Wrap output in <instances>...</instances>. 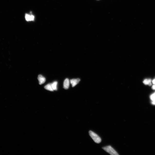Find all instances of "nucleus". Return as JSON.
Here are the masks:
<instances>
[{"label": "nucleus", "mask_w": 155, "mask_h": 155, "mask_svg": "<svg viewBox=\"0 0 155 155\" xmlns=\"http://www.w3.org/2000/svg\"><path fill=\"white\" fill-rule=\"evenodd\" d=\"M152 82L153 84H155V79L153 80L152 81Z\"/></svg>", "instance_id": "nucleus-12"}, {"label": "nucleus", "mask_w": 155, "mask_h": 155, "mask_svg": "<svg viewBox=\"0 0 155 155\" xmlns=\"http://www.w3.org/2000/svg\"><path fill=\"white\" fill-rule=\"evenodd\" d=\"M89 135L96 143H100L101 141V139L99 136L92 131L89 132Z\"/></svg>", "instance_id": "nucleus-1"}, {"label": "nucleus", "mask_w": 155, "mask_h": 155, "mask_svg": "<svg viewBox=\"0 0 155 155\" xmlns=\"http://www.w3.org/2000/svg\"><path fill=\"white\" fill-rule=\"evenodd\" d=\"M38 79L39 81V84L40 85L46 82V78L42 75H39L38 76Z\"/></svg>", "instance_id": "nucleus-4"}, {"label": "nucleus", "mask_w": 155, "mask_h": 155, "mask_svg": "<svg viewBox=\"0 0 155 155\" xmlns=\"http://www.w3.org/2000/svg\"><path fill=\"white\" fill-rule=\"evenodd\" d=\"M102 148L107 152L112 155H118L119 154L114 148L111 146H108L104 147Z\"/></svg>", "instance_id": "nucleus-2"}, {"label": "nucleus", "mask_w": 155, "mask_h": 155, "mask_svg": "<svg viewBox=\"0 0 155 155\" xmlns=\"http://www.w3.org/2000/svg\"><path fill=\"white\" fill-rule=\"evenodd\" d=\"M80 81V79H73L70 80V82L72 85V87H74L79 83Z\"/></svg>", "instance_id": "nucleus-3"}, {"label": "nucleus", "mask_w": 155, "mask_h": 155, "mask_svg": "<svg viewBox=\"0 0 155 155\" xmlns=\"http://www.w3.org/2000/svg\"><path fill=\"white\" fill-rule=\"evenodd\" d=\"M58 83L57 81H55L52 84V87L53 89L54 90L56 91L57 90V84Z\"/></svg>", "instance_id": "nucleus-9"}, {"label": "nucleus", "mask_w": 155, "mask_h": 155, "mask_svg": "<svg viewBox=\"0 0 155 155\" xmlns=\"http://www.w3.org/2000/svg\"><path fill=\"white\" fill-rule=\"evenodd\" d=\"M152 89L153 90H155V84L153 85L152 86Z\"/></svg>", "instance_id": "nucleus-11"}, {"label": "nucleus", "mask_w": 155, "mask_h": 155, "mask_svg": "<svg viewBox=\"0 0 155 155\" xmlns=\"http://www.w3.org/2000/svg\"><path fill=\"white\" fill-rule=\"evenodd\" d=\"M26 20L27 21H30L34 20V17L33 15H30L27 14H26L25 16Z\"/></svg>", "instance_id": "nucleus-6"}, {"label": "nucleus", "mask_w": 155, "mask_h": 155, "mask_svg": "<svg viewBox=\"0 0 155 155\" xmlns=\"http://www.w3.org/2000/svg\"><path fill=\"white\" fill-rule=\"evenodd\" d=\"M52 83H49L47 84L44 87L47 90L53 91L54 90L52 89Z\"/></svg>", "instance_id": "nucleus-7"}, {"label": "nucleus", "mask_w": 155, "mask_h": 155, "mask_svg": "<svg viewBox=\"0 0 155 155\" xmlns=\"http://www.w3.org/2000/svg\"><path fill=\"white\" fill-rule=\"evenodd\" d=\"M152 104L155 105V92L152 94L150 97Z\"/></svg>", "instance_id": "nucleus-10"}, {"label": "nucleus", "mask_w": 155, "mask_h": 155, "mask_svg": "<svg viewBox=\"0 0 155 155\" xmlns=\"http://www.w3.org/2000/svg\"><path fill=\"white\" fill-rule=\"evenodd\" d=\"M70 81L68 79H65L64 82V88L65 89H67L69 88Z\"/></svg>", "instance_id": "nucleus-5"}, {"label": "nucleus", "mask_w": 155, "mask_h": 155, "mask_svg": "<svg viewBox=\"0 0 155 155\" xmlns=\"http://www.w3.org/2000/svg\"><path fill=\"white\" fill-rule=\"evenodd\" d=\"M143 82L144 84L146 85H148L149 86H151L152 85L151 80L150 79H145L144 81Z\"/></svg>", "instance_id": "nucleus-8"}, {"label": "nucleus", "mask_w": 155, "mask_h": 155, "mask_svg": "<svg viewBox=\"0 0 155 155\" xmlns=\"http://www.w3.org/2000/svg\"></svg>", "instance_id": "nucleus-13"}]
</instances>
